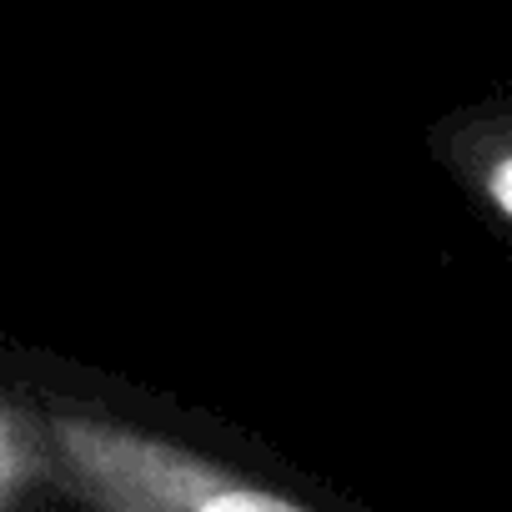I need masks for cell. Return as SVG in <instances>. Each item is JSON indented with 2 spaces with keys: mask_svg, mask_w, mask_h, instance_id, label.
I'll use <instances>...</instances> for the list:
<instances>
[{
  "mask_svg": "<svg viewBox=\"0 0 512 512\" xmlns=\"http://www.w3.org/2000/svg\"><path fill=\"white\" fill-rule=\"evenodd\" d=\"M46 477L91 512H312L161 432L81 412H36Z\"/></svg>",
  "mask_w": 512,
  "mask_h": 512,
  "instance_id": "1",
  "label": "cell"
},
{
  "mask_svg": "<svg viewBox=\"0 0 512 512\" xmlns=\"http://www.w3.org/2000/svg\"><path fill=\"white\" fill-rule=\"evenodd\" d=\"M432 151L452 181L512 236V101L452 116L432 131Z\"/></svg>",
  "mask_w": 512,
  "mask_h": 512,
  "instance_id": "2",
  "label": "cell"
},
{
  "mask_svg": "<svg viewBox=\"0 0 512 512\" xmlns=\"http://www.w3.org/2000/svg\"><path fill=\"white\" fill-rule=\"evenodd\" d=\"M31 477H46L41 427L36 417H16L11 407H0V502Z\"/></svg>",
  "mask_w": 512,
  "mask_h": 512,
  "instance_id": "3",
  "label": "cell"
}]
</instances>
